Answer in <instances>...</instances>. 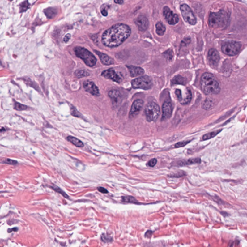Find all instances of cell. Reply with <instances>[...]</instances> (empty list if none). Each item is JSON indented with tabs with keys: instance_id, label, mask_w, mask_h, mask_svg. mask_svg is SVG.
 I'll return each instance as SVG.
<instances>
[{
	"instance_id": "cell-15",
	"label": "cell",
	"mask_w": 247,
	"mask_h": 247,
	"mask_svg": "<svg viewBox=\"0 0 247 247\" xmlns=\"http://www.w3.org/2000/svg\"><path fill=\"white\" fill-rule=\"evenodd\" d=\"M135 23L138 30L141 32H144L148 27V20L144 15H141L138 16L135 20Z\"/></svg>"
},
{
	"instance_id": "cell-28",
	"label": "cell",
	"mask_w": 247,
	"mask_h": 247,
	"mask_svg": "<svg viewBox=\"0 0 247 247\" xmlns=\"http://www.w3.org/2000/svg\"><path fill=\"white\" fill-rule=\"evenodd\" d=\"M122 201L126 203H137V200L134 197L131 196H125L122 198Z\"/></svg>"
},
{
	"instance_id": "cell-11",
	"label": "cell",
	"mask_w": 247,
	"mask_h": 247,
	"mask_svg": "<svg viewBox=\"0 0 247 247\" xmlns=\"http://www.w3.org/2000/svg\"><path fill=\"white\" fill-rule=\"evenodd\" d=\"M144 104V102L141 99H138L135 100L132 104L130 111L129 113V117L132 118L136 117L140 113Z\"/></svg>"
},
{
	"instance_id": "cell-38",
	"label": "cell",
	"mask_w": 247,
	"mask_h": 247,
	"mask_svg": "<svg viewBox=\"0 0 247 247\" xmlns=\"http://www.w3.org/2000/svg\"><path fill=\"white\" fill-rule=\"evenodd\" d=\"M153 232L151 230L147 231L146 233L145 234V236L146 237H150L152 236V234H153Z\"/></svg>"
},
{
	"instance_id": "cell-35",
	"label": "cell",
	"mask_w": 247,
	"mask_h": 247,
	"mask_svg": "<svg viewBox=\"0 0 247 247\" xmlns=\"http://www.w3.org/2000/svg\"><path fill=\"white\" fill-rule=\"evenodd\" d=\"M190 142V141H182V142H179V143H177L175 145V148H180V147H184V146L186 145L187 144H188Z\"/></svg>"
},
{
	"instance_id": "cell-22",
	"label": "cell",
	"mask_w": 247,
	"mask_h": 247,
	"mask_svg": "<svg viewBox=\"0 0 247 247\" xmlns=\"http://www.w3.org/2000/svg\"><path fill=\"white\" fill-rule=\"evenodd\" d=\"M67 139L69 142H70L71 143H73L76 147L81 148V147H83L84 146L83 143L80 139L75 137L69 136L67 137Z\"/></svg>"
},
{
	"instance_id": "cell-8",
	"label": "cell",
	"mask_w": 247,
	"mask_h": 247,
	"mask_svg": "<svg viewBox=\"0 0 247 247\" xmlns=\"http://www.w3.org/2000/svg\"><path fill=\"white\" fill-rule=\"evenodd\" d=\"M181 11L185 21L189 24L194 25L197 23V19L190 7L186 4H183L180 6Z\"/></svg>"
},
{
	"instance_id": "cell-10",
	"label": "cell",
	"mask_w": 247,
	"mask_h": 247,
	"mask_svg": "<svg viewBox=\"0 0 247 247\" xmlns=\"http://www.w3.org/2000/svg\"><path fill=\"white\" fill-rule=\"evenodd\" d=\"M163 15L164 17L169 25H174L178 23L179 17L176 14L174 13L168 7L165 6L163 8Z\"/></svg>"
},
{
	"instance_id": "cell-41",
	"label": "cell",
	"mask_w": 247,
	"mask_h": 247,
	"mask_svg": "<svg viewBox=\"0 0 247 247\" xmlns=\"http://www.w3.org/2000/svg\"><path fill=\"white\" fill-rule=\"evenodd\" d=\"M18 230V228H13V229H9L7 230L8 232H9V233H10V232H12L13 231H14V232H16Z\"/></svg>"
},
{
	"instance_id": "cell-13",
	"label": "cell",
	"mask_w": 247,
	"mask_h": 247,
	"mask_svg": "<svg viewBox=\"0 0 247 247\" xmlns=\"http://www.w3.org/2000/svg\"><path fill=\"white\" fill-rule=\"evenodd\" d=\"M172 105L168 101H165L162 105V121H165L171 117L172 113Z\"/></svg>"
},
{
	"instance_id": "cell-33",
	"label": "cell",
	"mask_w": 247,
	"mask_h": 247,
	"mask_svg": "<svg viewBox=\"0 0 247 247\" xmlns=\"http://www.w3.org/2000/svg\"><path fill=\"white\" fill-rule=\"evenodd\" d=\"M70 113H71V115H73L74 117H81V113L74 107L70 109Z\"/></svg>"
},
{
	"instance_id": "cell-7",
	"label": "cell",
	"mask_w": 247,
	"mask_h": 247,
	"mask_svg": "<svg viewBox=\"0 0 247 247\" xmlns=\"http://www.w3.org/2000/svg\"><path fill=\"white\" fill-rule=\"evenodd\" d=\"M241 47V45L239 42H226L222 45V50L225 55L229 56H234L238 54Z\"/></svg>"
},
{
	"instance_id": "cell-4",
	"label": "cell",
	"mask_w": 247,
	"mask_h": 247,
	"mask_svg": "<svg viewBox=\"0 0 247 247\" xmlns=\"http://www.w3.org/2000/svg\"><path fill=\"white\" fill-rule=\"evenodd\" d=\"M76 56L82 59L87 66L93 67L97 62V59L94 55L84 47L77 46L74 49Z\"/></svg>"
},
{
	"instance_id": "cell-34",
	"label": "cell",
	"mask_w": 247,
	"mask_h": 247,
	"mask_svg": "<svg viewBox=\"0 0 247 247\" xmlns=\"http://www.w3.org/2000/svg\"><path fill=\"white\" fill-rule=\"evenodd\" d=\"M101 240L104 242H110L112 241L113 238L111 236H108L107 235L103 234L101 236Z\"/></svg>"
},
{
	"instance_id": "cell-36",
	"label": "cell",
	"mask_w": 247,
	"mask_h": 247,
	"mask_svg": "<svg viewBox=\"0 0 247 247\" xmlns=\"http://www.w3.org/2000/svg\"><path fill=\"white\" fill-rule=\"evenodd\" d=\"M156 163H157V159L156 158H153L149 161L147 163V165L150 167H154L155 165H156Z\"/></svg>"
},
{
	"instance_id": "cell-16",
	"label": "cell",
	"mask_w": 247,
	"mask_h": 247,
	"mask_svg": "<svg viewBox=\"0 0 247 247\" xmlns=\"http://www.w3.org/2000/svg\"><path fill=\"white\" fill-rule=\"evenodd\" d=\"M208 59L211 65L216 66L220 61V55L217 50L215 49H211L208 52Z\"/></svg>"
},
{
	"instance_id": "cell-30",
	"label": "cell",
	"mask_w": 247,
	"mask_h": 247,
	"mask_svg": "<svg viewBox=\"0 0 247 247\" xmlns=\"http://www.w3.org/2000/svg\"><path fill=\"white\" fill-rule=\"evenodd\" d=\"M54 190V191H56V192L58 193L61 194L62 195V196H63L64 198H68V196L66 194V193L64 192L62 189L58 187L56 185H54L53 186L51 187Z\"/></svg>"
},
{
	"instance_id": "cell-26",
	"label": "cell",
	"mask_w": 247,
	"mask_h": 247,
	"mask_svg": "<svg viewBox=\"0 0 247 247\" xmlns=\"http://www.w3.org/2000/svg\"><path fill=\"white\" fill-rule=\"evenodd\" d=\"M213 106V102L210 99H206L202 104V108L206 110L211 109Z\"/></svg>"
},
{
	"instance_id": "cell-23",
	"label": "cell",
	"mask_w": 247,
	"mask_h": 247,
	"mask_svg": "<svg viewBox=\"0 0 247 247\" xmlns=\"http://www.w3.org/2000/svg\"><path fill=\"white\" fill-rule=\"evenodd\" d=\"M44 12L48 19H51L56 15L57 11L54 8L51 7L45 9Z\"/></svg>"
},
{
	"instance_id": "cell-42",
	"label": "cell",
	"mask_w": 247,
	"mask_h": 247,
	"mask_svg": "<svg viewBox=\"0 0 247 247\" xmlns=\"http://www.w3.org/2000/svg\"><path fill=\"white\" fill-rule=\"evenodd\" d=\"M115 3H118L119 5H122L123 3V0H114Z\"/></svg>"
},
{
	"instance_id": "cell-25",
	"label": "cell",
	"mask_w": 247,
	"mask_h": 247,
	"mask_svg": "<svg viewBox=\"0 0 247 247\" xmlns=\"http://www.w3.org/2000/svg\"><path fill=\"white\" fill-rule=\"evenodd\" d=\"M221 131H222V130H219L207 133V134H205V135L203 136V137H202V140L203 141H206V140H208V139L213 138L214 137H215L217 134L220 133Z\"/></svg>"
},
{
	"instance_id": "cell-18",
	"label": "cell",
	"mask_w": 247,
	"mask_h": 247,
	"mask_svg": "<svg viewBox=\"0 0 247 247\" xmlns=\"http://www.w3.org/2000/svg\"><path fill=\"white\" fill-rule=\"evenodd\" d=\"M96 54L98 55L101 63L105 65H110L114 63V60L112 58L104 53H101L98 51H95Z\"/></svg>"
},
{
	"instance_id": "cell-37",
	"label": "cell",
	"mask_w": 247,
	"mask_h": 247,
	"mask_svg": "<svg viewBox=\"0 0 247 247\" xmlns=\"http://www.w3.org/2000/svg\"><path fill=\"white\" fill-rule=\"evenodd\" d=\"M98 190L99 192H100L103 194H107L108 193V190L104 188V187H98Z\"/></svg>"
},
{
	"instance_id": "cell-5",
	"label": "cell",
	"mask_w": 247,
	"mask_h": 247,
	"mask_svg": "<svg viewBox=\"0 0 247 247\" xmlns=\"http://www.w3.org/2000/svg\"><path fill=\"white\" fill-rule=\"evenodd\" d=\"M145 112L147 121H155L160 115V108L156 103L150 102L145 106Z\"/></svg>"
},
{
	"instance_id": "cell-17",
	"label": "cell",
	"mask_w": 247,
	"mask_h": 247,
	"mask_svg": "<svg viewBox=\"0 0 247 247\" xmlns=\"http://www.w3.org/2000/svg\"><path fill=\"white\" fill-rule=\"evenodd\" d=\"M108 95L111 98L113 105L114 106L118 105L121 100V95L120 92L115 89L111 90L108 93Z\"/></svg>"
},
{
	"instance_id": "cell-19",
	"label": "cell",
	"mask_w": 247,
	"mask_h": 247,
	"mask_svg": "<svg viewBox=\"0 0 247 247\" xmlns=\"http://www.w3.org/2000/svg\"><path fill=\"white\" fill-rule=\"evenodd\" d=\"M126 67L129 70L130 76L132 77L142 75L144 74V70L141 67L134 66H127Z\"/></svg>"
},
{
	"instance_id": "cell-14",
	"label": "cell",
	"mask_w": 247,
	"mask_h": 247,
	"mask_svg": "<svg viewBox=\"0 0 247 247\" xmlns=\"http://www.w3.org/2000/svg\"><path fill=\"white\" fill-rule=\"evenodd\" d=\"M83 87L87 92H89L91 95L96 96L100 95L99 89L93 82L85 81L83 82Z\"/></svg>"
},
{
	"instance_id": "cell-3",
	"label": "cell",
	"mask_w": 247,
	"mask_h": 247,
	"mask_svg": "<svg viewBox=\"0 0 247 247\" xmlns=\"http://www.w3.org/2000/svg\"><path fill=\"white\" fill-rule=\"evenodd\" d=\"M228 15L224 10L211 13L209 16V26L213 28H223L228 24Z\"/></svg>"
},
{
	"instance_id": "cell-9",
	"label": "cell",
	"mask_w": 247,
	"mask_h": 247,
	"mask_svg": "<svg viewBox=\"0 0 247 247\" xmlns=\"http://www.w3.org/2000/svg\"><path fill=\"white\" fill-rule=\"evenodd\" d=\"M175 93L178 101L182 105H187L190 103L192 98V95L190 90L188 88L185 89L184 94L181 89H176L175 91Z\"/></svg>"
},
{
	"instance_id": "cell-1",
	"label": "cell",
	"mask_w": 247,
	"mask_h": 247,
	"mask_svg": "<svg viewBox=\"0 0 247 247\" xmlns=\"http://www.w3.org/2000/svg\"><path fill=\"white\" fill-rule=\"evenodd\" d=\"M130 34L131 29L129 26L122 23L117 24L104 32L101 41L107 47H117L123 44Z\"/></svg>"
},
{
	"instance_id": "cell-24",
	"label": "cell",
	"mask_w": 247,
	"mask_h": 247,
	"mask_svg": "<svg viewBox=\"0 0 247 247\" xmlns=\"http://www.w3.org/2000/svg\"><path fill=\"white\" fill-rule=\"evenodd\" d=\"M156 32L159 36H163L166 32V27L161 22H158L156 25Z\"/></svg>"
},
{
	"instance_id": "cell-2",
	"label": "cell",
	"mask_w": 247,
	"mask_h": 247,
	"mask_svg": "<svg viewBox=\"0 0 247 247\" xmlns=\"http://www.w3.org/2000/svg\"><path fill=\"white\" fill-rule=\"evenodd\" d=\"M200 86L203 93L206 95L218 94L221 90L220 83L211 73H206L202 75Z\"/></svg>"
},
{
	"instance_id": "cell-20",
	"label": "cell",
	"mask_w": 247,
	"mask_h": 247,
	"mask_svg": "<svg viewBox=\"0 0 247 247\" xmlns=\"http://www.w3.org/2000/svg\"><path fill=\"white\" fill-rule=\"evenodd\" d=\"M186 83V80L185 77L181 75H178L173 78L171 80V85H185Z\"/></svg>"
},
{
	"instance_id": "cell-32",
	"label": "cell",
	"mask_w": 247,
	"mask_h": 247,
	"mask_svg": "<svg viewBox=\"0 0 247 247\" xmlns=\"http://www.w3.org/2000/svg\"><path fill=\"white\" fill-rule=\"evenodd\" d=\"M1 163H3V164L12 165H16L18 163L17 161L13 160V159H9V158H6V159H3V160L2 161Z\"/></svg>"
},
{
	"instance_id": "cell-31",
	"label": "cell",
	"mask_w": 247,
	"mask_h": 247,
	"mask_svg": "<svg viewBox=\"0 0 247 247\" xmlns=\"http://www.w3.org/2000/svg\"><path fill=\"white\" fill-rule=\"evenodd\" d=\"M14 108L17 111H23L27 109V106L18 102H15L14 103Z\"/></svg>"
},
{
	"instance_id": "cell-27",
	"label": "cell",
	"mask_w": 247,
	"mask_h": 247,
	"mask_svg": "<svg viewBox=\"0 0 247 247\" xmlns=\"http://www.w3.org/2000/svg\"><path fill=\"white\" fill-rule=\"evenodd\" d=\"M75 75L76 77L78 78H82L83 77H87L89 76V74L85 70H76L75 73Z\"/></svg>"
},
{
	"instance_id": "cell-6",
	"label": "cell",
	"mask_w": 247,
	"mask_h": 247,
	"mask_svg": "<svg viewBox=\"0 0 247 247\" xmlns=\"http://www.w3.org/2000/svg\"><path fill=\"white\" fill-rule=\"evenodd\" d=\"M131 85L134 89L149 90L152 88L153 82L149 76L145 75L134 79L131 82Z\"/></svg>"
},
{
	"instance_id": "cell-12",
	"label": "cell",
	"mask_w": 247,
	"mask_h": 247,
	"mask_svg": "<svg viewBox=\"0 0 247 247\" xmlns=\"http://www.w3.org/2000/svg\"><path fill=\"white\" fill-rule=\"evenodd\" d=\"M101 75L104 78L110 79L117 83H120L122 81V78L117 74L115 70L113 69H109L102 71Z\"/></svg>"
},
{
	"instance_id": "cell-29",
	"label": "cell",
	"mask_w": 247,
	"mask_h": 247,
	"mask_svg": "<svg viewBox=\"0 0 247 247\" xmlns=\"http://www.w3.org/2000/svg\"><path fill=\"white\" fill-rule=\"evenodd\" d=\"M29 6H30V3L28 2V0H26L25 1L22 2L20 5V12L26 11L29 8Z\"/></svg>"
},
{
	"instance_id": "cell-39",
	"label": "cell",
	"mask_w": 247,
	"mask_h": 247,
	"mask_svg": "<svg viewBox=\"0 0 247 247\" xmlns=\"http://www.w3.org/2000/svg\"><path fill=\"white\" fill-rule=\"evenodd\" d=\"M101 13L102 15H104L105 17L107 16L108 15V12H107L106 9L105 8H102V7L101 8Z\"/></svg>"
},
{
	"instance_id": "cell-40",
	"label": "cell",
	"mask_w": 247,
	"mask_h": 247,
	"mask_svg": "<svg viewBox=\"0 0 247 247\" xmlns=\"http://www.w3.org/2000/svg\"><path fill=\"white\" fill-rule=\"evenodd\" d=\"M70 34H67V35H66L64 38L63 41L64 42H65V43H67V42H68L69 40L70 39Z\"/></svg>"
},
{
	"instance_id": "cell-21",
	"label": "cell",
	"mask_w": 247,
	"mask_h": 247,
	"mask_svg": "<svg viewBox=\"0 0 247 247\" xmlns=\"http://www.w3.org/2000/svg\"><path fill=\"white\" fill-rule=\"evenodd\" d=\"M201 162V160L199 158H190L188 160L183 161L179 162V165L180 166H185V165H193V164H199Z\"/></svg>"
}]
</instances>
